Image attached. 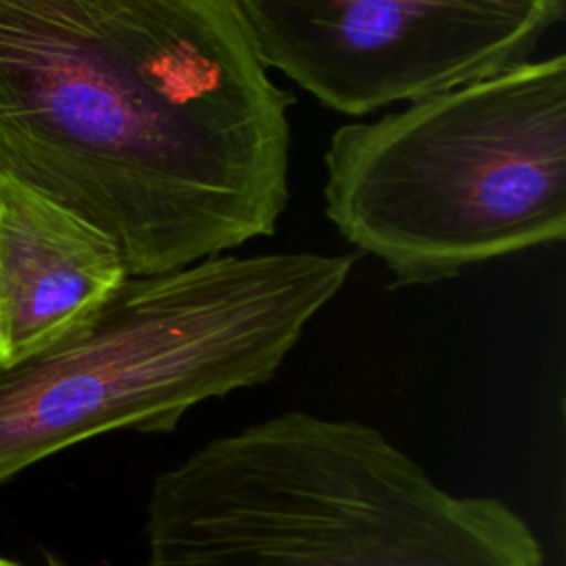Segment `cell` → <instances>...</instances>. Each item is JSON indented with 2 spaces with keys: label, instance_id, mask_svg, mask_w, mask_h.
I'll list each match as a JSON object with an SVG mask.
<instances>
[{
  "label": "cell",
  "instance_id": "cell-1",
  "mask_svg": "<svg viewBox=\"0 0 566 566\" xmlns=\"http://www.w3.org/2000/svg\"><path fill=\"white\" fill-rule=\"evenodd\" d=\"M292 104L230 0H0V170L130 276L276 232Z\"/></svg>",
  "mask_w": 566,
  "mask_h": 566
},
{
  "label": "cell",
  "instance_id": "cell-2",
  "mask_svg": "<svg viewBox=\"0 0 566 566\" xmlns=\"http://www.w3.org/2000/svg\"><path fill=\"white\" fill-rule=\"evenodd\" d=\"M146 566H544L495 495L444 489L378 427L281 411L153 478Z\"/></svg>",
  "mask_w": 566,
  "mask_h": 566
},
{
  "label": "cell",
  "instance_id": "cell-3",
  "mask_svg": "<svg viewBox=\"0 0 566 566\" xmlns=\"http://www.w3.org/2000/svg\"><path fill=\"white\" fill-rule=\"evenodd\" d=\"M352 254H219L126 276L51 347L0 367V486L108 431H172L186 411L268 382L338 296Z\"/></svg>",
  "mask_w": 566,
  "mask_h": 566
},
{
  "label": "cell",
  "instance_id": "cell-4",
  "mask_svg": "<svg viewBox=\"0 0 566 566\" xmlns=\"http://www.w3.org/2000/svg\"><path fill=\"white\" fill-rule=\"evenodd\" d=\"M325 214L422 285L566 237V55L526 60L376 119L325 150Z\"/></svg>",
  "mask_w": 566,
  "mask_h": 566
},
{
  "label": "cell",
  "instance_id": "cell-5",
  "mask_svg": "<svg viewBox=\"0 0 566 566\" xmlns=\"http://www.w3.org/2000/svg\"><path fill=\"white\" fill-rule=\"evenodd\" d=\"M259 60L363 117L531 60L564 0H230Z\"/></svg>",
  "mask_w": 566,
  "mask_h": 566
},
{
  "label": "cell",
  "instance_id": "cell-6",
  "mask_svg": "<svg viewBox=\"0 0 566 566\" xmlns=\"http://www.w3.org/2000/svg\"><path fill=\"white\" fill-rule=\"evenodd\" d=\"M126 276L113 239L0 170V367L86 325Z\"/></svg>",
  "mask_w": 566,
  "mask_h": 566
},
{
  "label": "cell",
  "instance_id": "cell-7",
  "mask_svg": "<svg viewBox=\"0 0 566 566\" xmlns=\"http://www.w3.org/2000/svg\"><path fill=\"white\" fill-rule=\"evenodd\" d=\"M0 566H18V564H13V562H9V559L0 557Z\"/></svg>",
  "mask_w": 566,
  "mask_h": 566
},
{
  "label": "cell",
  "instance_id": "cell-8",
  "mask_svg": "<svg viewBox=\"0 0 566 566\" xmlns=\"http://www.w3.org/2000/svg\"><path fill=\"white\" fill-rule=\"evenodd\" d=\"M55 566H60V564H55Z\"/></svg>",
  "mask_w": 566,
  "mask_h": 566
}]
</instances>
